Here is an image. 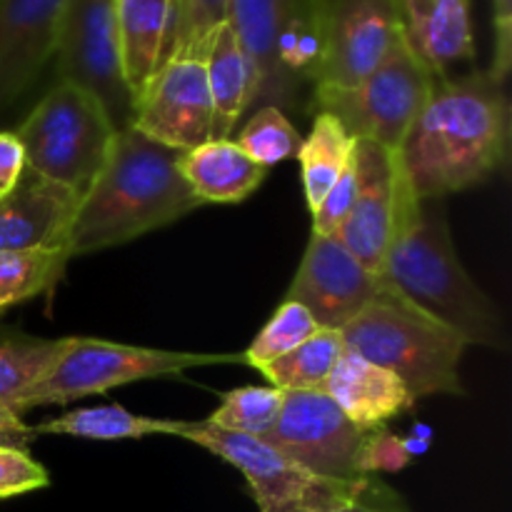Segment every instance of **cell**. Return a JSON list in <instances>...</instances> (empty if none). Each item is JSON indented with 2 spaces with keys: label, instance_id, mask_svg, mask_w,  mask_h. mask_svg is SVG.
I'll return each mask as SVG.
<instances>
[{
  "label": "cell",
  "instance_id": "1",
  "mask_svg": "<svg viewBox=\"0 0 512 512\" xmlns=\"http://www.w3.org/2000/svg\"><path fill=\"white\" fill-rule=\"evenodd\" d=\"M510 128V98L488 70L435 80L398 150L415 198L435 203L485 183L508 163Z\"/></svg>",
  "mask_w": 512,
  "mask_h": 512
},
{
  "label": "cell",
  "instance_id": "2",
  "mask_svg": "<svg viewBox=\"0 0 512 512\" xmlns=\"http://www.w3.org/2000/svg\"><path fill=\"white\" fill-rule=\"evenodd\" d=\"M180 150L165 148L133 128L115 133L108 163L80 200L70 260L130 243L198 210L200 200L178 168Z\"/></svg>",
  "mask_w": 512,
  "mask_h": 512
},
{
  "label": "cell",
  "instance_id": "3",
  "mask_svg": "<svg viewBox=\"0 0 512 512\" xmlns=\"http://www.w3.org/2000/svg\"><path fill=\"white\" fill-rule=\"evenodd\" d=\"M380 278L468 345H508L500 310L463 268L445 210L433 200L405 205Z\"/></svg>",
  "mask_w": 512,
  "mask_h": 512
},
{
  "label": "cell",
  "instance_id": "4",
  "mask_svg": "<svg viewBox=\"0 0 512 512\" xmlns=\"http://www.w3.org/2000/svg\"><path fill=\"white\" fill-rule=\"evenodd\" d=\"M340 335L350 353L403 380L415 400L465 395L460 360L468 343L455 330L408 303L385 280L378 295Z\"/></svg>",
  "mask_w": 512,
  "mask_h": 512
},
{
  "label": "cell",
  "instance_id": "5",
  "mask_svg": "<svg viewBox=\"0 0 512 512\" xmlns=\"http://www.w3.org/2000/svg\"><path fill=\"white\" fill-rule=\"evenodd\" d=\"M115 133L103 103L65 80H58L15 130L28 170L78 195L88 193L108 163Z\"/></svg>",
  "mask_w": 512,
  "mask_h": 512
},
{
  "label": "cell",
  "instance_id": "6",
  "mask_svg": "<svg viewBox=\"0 0 512 512\" xmlns=\"http://www.w3.org/2000/svg\"><path fill=\"white\" fill-rule=\"evenodd\" d=\"M243 363L230 353H183V350L140 348L100 338H68L55 368L25 400V410L40 405H65L88 395H103L120 385L183 375L208 365Z\"/></svg>",
  "mask_w": 512,
  "mask_h": 512
},
{
  "label": "cell",
  "instance_id": "7",
  "mask_svg": "<svg viewBox=\"0 0 512 512\" xmlns=\"http://www.w3.org/2000/svg\"><path fill=\"white\" fill-rule=\"evenodd\" d=\"M435 80L400 38L388 58L353 88H313V108L338 118L355 140L400 150Z\"/></svg>",
  "mask_w": 512,
  "mask_h": 512
},
{
  "label": "cell",
  "instance_id": "8",
  "mask_svg": "<svg viewBox=\"0 0 512 512\" xmlns=\"http://www.w3.org/2000/svg\"><path fill=\"white\" fill-rule=\"evenodd\" d=\"M318 33L315 88H353L400 38L398 0H308Z\"/></svg>",
  "mask_w": 512,
  "mask_h": 512
},
{
  "label": "cell",
  "instance_id": "9",
  "mask_svg": "<svg viewBox=\"0 0 512 512\" xmlns=\"http://www.w3.org/2000/svg\"><path fill=\"white\" fill-rule=\"evenodd\" d=\"M55 58L60 80L95 95L115 130L130 128L133 95L120 60L115 0H65Z\"/></svg>",
  "mask_w": 512,
  "mask_h": 512
},
{
  "label": "cell",
  "instance_id": "10",
  "mask_svg": "<svg viewBox=\"0 0 512 512\" xmlns=\"http://www.w3.org/2000/svg\"><path fill=\"white\" fill-rule=\"evenodd\" d=\"M365 430L350 423L343 410L320 390L285 393L283 410L265 440L305 473L335 483L363 478Z\"/></svg>",
  "mask_w": 512,
  "mask_h": 512
},
{
  "label": "cell",
  "instance_id": "11",
  "mask_svg": "<svg viewBox=\"0 0 512 512\" xmlns=\"http://www.w3.org/2000/svg\"><path fill=\"white\" fill-rule=\"evenodd\" d=\"M355 188L353 208L335 238L360 260L373 275H383L385 258L393 245L403 210L415 198L398 150L383 148L370 140L355 145Z\"/></svg>",
  "mask_w": 512,
  "mask_h": 512
},
{
  "label": "cell",
  "instance_id": "12",
  "mask_svg": "<svg viewBox=\"0 0 512 512\" xmlns=\"http://www.w3.org/2000/svg\"><path fill=\"white\" fill-rule=\"evenodd\" d=\"M130 128L185 153L213 140V100L203 55H173L133 105Z\"/></svg>",
  "mask_w": 512,
  "mask_h": 512
},
{
  "label": "cell",
  "instance_id": "13",
  "mask_svg": "<svg viewBox=\"0 0 512 512\" xmlns=\"http://www.w3.org/2000/svg\"><path fill=\"white\" fill-rule=\"evenodd\" d=\"M178 438L210 450L220 460L240 470L258 508L318 498V495L333 493L340 485H345L305 473L265 438L230 433L208 420H180Z\"/></svg>",
  "mask_w": 512,
  "mask_h": 512
},
{
  "label": "cell",
  "instance_id": "14",
  "mask_svg": "<svg viewBox=\"0 0 512 512\" xmlns=\"http://www.w3.org/2000/svg\"><path fill=\"white\" fill-rule=\"evenodd\" d=\"M383 278L370 273L338 238L310 233L285 300L303 305L320 328L343 330L378 295Z\"/></svg>",
  "mask_w": 512,
  "mask_h": 512
},
{
  "label": "cell",
  "instance_id": "15",
  "mask_svg": "<svg viewBox=\"0 0 512 512\" xmlns=\"http://www.w3.org/2000/svg\"><path fill=\"white\" fill-rule=\"evenodd\" d=\"M80 200L75 190L25 170L0 200V250H68Z\"/></svg>",
  "mask_w": 512,
  "mask_h": 512
},
{
  "label": "cell",
  "instance_id": "16",
  "mask_svg": "<svg viewBox=\"0 0 512 512\" xmlns=\"http://www.w3.org/2000/svg\"><path fill=\"white\" fill-rule=\"evenodd\" d=\"M63 10L65 0H0V110L55 55Z\"/></svg>",
  "mask_w": 512,
  "mask_h": 512
},
{
  "label": "cell",
  "instance_id": "17",
  "mask_svg": "<svg viewBox=\"0 0 512 512\" xmlns=\"http://www.w3.org/2000/svg\"><path fill=\"white\" fill-rule=\"evenodd\" d=\"M308 0H228V23L238 35L245 55L258 75L255 103L293 108L290 93L278 65V45L295 15L303 13Z\"/></svg>",
  "mask_w": 512,
  "mask_h": 512
},
{
  "label": "cell",
  "instance_id": "18",
  "mask_svg": "<svg viewBox=\"0 0 512 512\" xmlns=\"http://www.w3.org/2000/svg\"><path fill=\"white\" fill-rule=\"evenodd\" d=\"M398 8L405 43L435 78L475 58L470 0H398Z\"/></svg>",
  "mask_w": 512,
  "mask_h": 512
},
{
  "label": "cell",
  "instance_id": "19",
  "mask_svg": "<svg viewBox=\"0 0 512 512\" xmlns=\"http://www.w3.org/2000/svg\"><path fill=\"white\" fill-rule=\"evenodd\" d=\"M320 393L328 395L345 418L365 433L383 430L390 420L418 403L403 380L350 350L338 360Z\"/></svg>",
  "mask_w": 512,
  "mask_h": 512
},
{
  "label": "cell",
  "instance_id": "20",
  "mask_svg": "<svg viewBox=\"0 0 512 512\" xmlns=\"http://www.w3.org/2000/svg\"><path fill=\"white\" fill-rule=\"evenodd\" d=\"M175 15L178 0H115L120 60L133 105L160 65L170 58Z\"/></svg>",
  "mask_w": 512,
  "mask_h": 512
},
{
  "label": "cell",
  "instance_id": "21",
  "mask_svg": "<svg viewBox=\"0 0 512 512\" xmlns=\"http://www.w3.org/2000/svg\"><path fill=\"white\" fill-rule=\"evenodd\" d=\"M203 63L213 100V140H223L233 133L245 110L255 105L258 75L228 20L210 33Z\"/></svg>",
  "mask_w": 512,
  "mask_h": 512
},
{
  "label": "cell",
  "instance_id": "22",
  "mask_svg": "<svg viewBox=\"0 0 512 512\" xmlns=\"http://www.w3.org/2000/svg\"><path fill=\"white\" fill-rule=\"evenodd\" d=\"M178 168L203 205L243 203L268 175V168L248 158L230 138L208 140L198 148L185 150L178 158Z\"/></svg>",
  "mask_w": 512,
  "mask_h": 512
},
{
  "label": "cell",
  "instance_id": "23",
  "mask_svg": "<svg viewBox=\"0 0 512 512\" xmlns=\"http://www.w3.org/2000/svg\"><path fill=\"white\" fill-rule=\"evenodd\" d=\"M180 420L148 418L125 410L123 405H100V408H80L33 425V435H65L80 440H140L150 435H173L178 438Z\"/></svg>",
  "mask_w": 512,
  "mask_h": 512
},
{
  "label": "cell",
  "instance_id": "24",
  "mask_svg": "<svg viewBox=\"0 0 512 512\" xmlns=\"http://www.w3.org/2000/svg\"><path fill=\"white\" fill-rule=\"evenodd\" d=\"M358 140L340 125L338 118L328 113H318L313 120L308 138H303L298 155L300 175H303V190L308 210L313 213L328 190L338 183L355 158Z\"/></svg>",
  "mask_w": 512,
  "mask_h": 512
},
{
  "label": "cell",
  "instance_id": "25",
  "mask_svg": "<svg viewBox=\"0 0 512 512\" xmlns=\"http://www.w3.org/2000/svg\"><path fill=\"white\" fill-rule=\"evenodd\" d=\"M68 338H0V405L15 415L25 413V400L55 368Z\"/></svg>",
  "mask_w": 512,
  "mask_h": 512
},
{
  "label": "cell",
  "instance_id": "26",
  "mask_svg": "<svg viewBox=\"0 0 512 512\" xmlns=\"http://www.w3.org/2000/svg\"><path fill=\"white\" fill-rule=\"evenodd\" d=\"M345 343L340 330L320 328L310 335L305 343L290 350L283 358L263 365L258 370L273 388L283 393H298V390H323L325 380L330 378L338 360L345 355Z\"/></svg>",
  "mask_w": 512,
  "mask_h": 512
},
{
  "label": "cell",
  "instance_id": "27",
  "mask_svg": "<svg viewBox=\"0 0 512 512\" xmlns=\"http://www.w3.org/2000/svg\"><path fill=\"white\" fill-rule=\"evenodd\" d=\"M68 263V250H0V313L53 288Z\"/></svg>",
  "mask_w": 512,
  "mask_h": 512
},
{
  "label": "cell",
  "instance_id": "28",
  "mask_svg": "<svg viewBox=\"0 0 512 512\" xmlns=\"http://www.w3.org/2000/svg\"><path fill=\"white\" fill-rule=\"evenodd\" d=\"M283 403L285 393L273 385H245L225 393L218 408L205 420L230 433L265 438L278 423Z\"/></svg>",
  "mask_w": 512,
  "mask_h": 512
},
{
  "label": "cell",
  "instance_id": "29",
  "mask_svg": "<svg viewBox=\"0 0 512 512\" xmlns=\"http://www.w3.org/2000/svg\"><path fill=\"white\" fill-rule=\"evenodd\" d=\"M235 143L248 158L270 170L273 165L285 163L293 155H298L303 135L298 133V128L290 123L283 110L275 108V105H260L253 118L240 130Z\"/></svg>",
  "mask_w": 512,
  "mask_h": 512
},
{
  "label": "cell",
  "instance_id": "30",
  "mask_svg": "<svg viewBox=\"0 0 512 512\" xmlns=\"http://www.w3.org/2000/svg\"><path fill=\"white\" fill-rule=\"evenodd\" d=\"M318 330L320 325L315 323L313 315L303 305L295 303V300H283L280 308L273 313V318L255 335L253 343L248 345V350L240 358H243L245 365L260 370L263 365L288 355L290 350L298 348L300 343H305Z\"/></svg>",
  "mask_w": 512,
  "mask_h": 512
},
{
  "label": "cell",
  "instance_id": "31",
  "mask_svg": "<svg viewBox=\"0 0 512 512\" xmlns=\"http://www.w3.org/2000/svg\"><path fill=\"white\" fill-rule=\"evenodd\" d=\"M228 20V0H178L173 55H203L210 33Z\"/></svg>",
  "mask_w": 512,
  "mask_h": 512
},
{
  "label": "cell",
  "instance_id": "32",
  "mask_svg": "<svg viewBox=\"0 0 512 512\" xmlns=\"http://www.w3.org/2000/svg\"><path fill=\"white\" fill-rule=\"evenodd\" d=\"M50 475L28 450L0 445V500L48 488Z\"/></svg>",
  "mask_w": 512,
  "mask_h": 512
},
{
  "label": "cell",
  "instance_id": "33",
  "mask_svg": "<svg viewBox=\"0 0 512 512\" xmlns=\"http://www.w3.org/2000/svg\"><path fill=\"white\" fill-rule=\"evenodd\" d=\"M330 512H410L398 490L390 488L378 475H363L353 480L343 498Z\"/></svg>",
  "mask_w": 512,
  "mask_h": 512
},
{
  "label": "cell",
  "instance_id": "34",
  "mask_svg": "<svg viewBox=\"0 0 512 512\" xmlns=\"http://www.w3.org/2000/svg\"><path fill=\"white\" fill-rule=\"evenodd\" d=\"M355 188H358V168H355V158H353V163L345 168V173L340 175L338 183L328 190L323 203L310 213L313 215L315 235H328V238H335V233H338L343 220L348 218L350 208H353Z\"/></svg>",
  "mask_w": 512,
  "mask_h": 512
},
{
  "label": "cell",
  "instance_id": "35",
  "mask_svg": "<svg viewBox=\"0 0 512 512\" xmlns=\"http://www.w3.org/2000/svg\"><path fill=\"white\" fill-rule=\"evenodd\" d=\"M410 460V448L395 435L385 433V430H375L368 435L363 453V473L378 475L383 470H400L405 468Z\"/></svg>",
  "mask_w": 512,
  "mask_h": 512
},
{
  "label": "cell",
  "instance_id": "36",
  "mask_svg": "<svg viewBox=\"0 0 512 512\" xmlns=\"http://www.w3.org/2000/svg\"><path fill=\"white\" fill-rule=\"evenodd\" d=\"M493 28H495V50L490 78L505 85L512 68V0H493Z\"/></svg>",
  "mask_w": 512,
  "mask_h": 512
},
{
  "label": "cell",
  "instance_id": "37",
  "mask_svg": "<svg viewBox=\"0 0 512 512\" xmlns=\"http://www.w3.org/2000/svg\"><path fill=\"white\" fill-rule=\"evenodd\" d=\"M25 170L28 165H25V153L18 135L10 130H0V200L8 198L18 188Z\"/></svg>",
  "mask_w": 512,
  "mask_h": 512
},
{
  "label": "cell",
  "instance_id": "38",
  "mask_svg": "<svg viewBox=\"0 0 512 512\" xmlns=\"http://www.w3.org/2000/svg\"><path fill=\"white\" fill-rule=\"evenodd\" d=\"M33 428L23 423V418L10 410H5L0 405V445H8V448H28V443L33 440Z\"/></svg>",
  "mask_w": 512,
  "mask_h": 512
},
{
  "label": "cell",
  "instance_id": "39",
  "mask_svg": "<svg viewBox=\"0 0 512 512\" xmlns=\"http://www.w3.org/2000/svg\"><path fill=\"white\" fill-rule=\"evenodd\" d=\"M350 483L340 485L333 493L318 495V498L308 500H295V503H283V505H270V508H260V512H330L333 505L343 498V493L348 490Z\"/></svg>",
  "mask_w": 512,
  "mask_h": 512
}]
</instances>
